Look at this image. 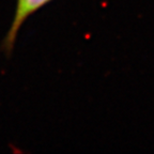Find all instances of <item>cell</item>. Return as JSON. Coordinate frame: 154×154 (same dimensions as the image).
Masks as SVG:
<instances>
[{
  "mask_svg": "<svg viewBox=\"0 0 154 154\" xmlns=\"http://www.w3.org/2000/svg\"><path fill=\"white\" fill-rule=\"evenodd\" d=\"M52 1V0H17L12 24L2 43V48L7 55L12 52L18 32L22 26L24 25V22L31 15L37 13L40 9H42Z\"/></svg>",
  "mask_w": 154,
  "mask_h": 154,
  "instance_id": "cell-1",
  "label": "cell"
}]
</instances>
